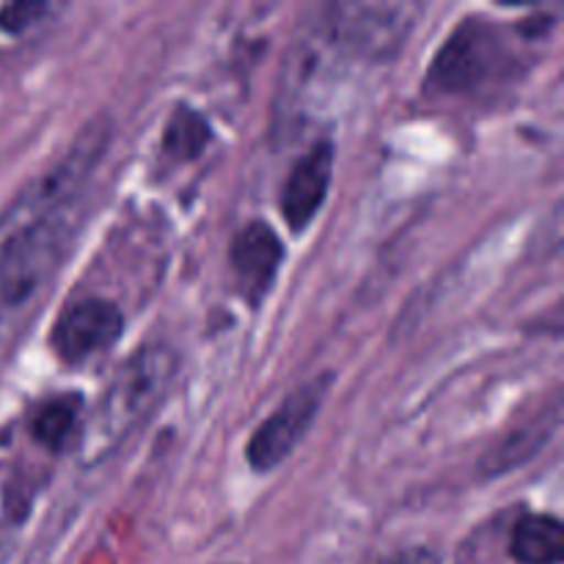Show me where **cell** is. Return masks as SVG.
I'll return each mask as SVG.
<instances>
[{
	"label": "cell",
	"instance_id": "cell-12",
	"mask_svg": "<svg viewBox=\"0 0 564 564\" xmlns=\"http://www.w3.org/2000/svg\"><path fill=\"white\" fill-rule=\"evenodd\" d=\"M213 138V130H209L207 119L196 110L176 108L171 113L169 124H165L163 132V149L169 158L174 160H193L204 152V147Z\"/></svg>",
	"mask_w": 564,
	"mask_h": 564
},
{
	"label": "cell",
	"instance_id": "cell-11",
	"mask_svg": "<svg viewBox=\"0 0 564 564\" xmlns=\"http://www.w3.org/2000/svg\"><path fill=\"white\" fill-rule=\"evenodd\" d=\"M80 400L77 397H55L44 402L31 422V435L39 446L58 452L66 441L80 433Z\"/></svg>",
	"mask_w": 564,
	"mask_h": 564
},
{
	"label": "cell",
	"instance_id": "cell-4",
	"mask_svg": "<svg viewBox=\"0 0 564 564\" xmlns=\"http://www.w3.org/2000/svg\"><path fill=\"white\" fill-rule=\"evenodd\" d=\"M505 31L482 17L463 22L430 64V86L441 94H474L516 72Z\"/></svg>",
	"mask_w": 564,
	"mask_h": 564
},
{
	"label": "cell",
	"instance_id": "cell-15",
	"mask_svg": "<svg viewBox=\"0 0 564 564\" xmlns=\"http://www.w3.org/2000/svg\"><path fill=\"white\" fill-rule=\"evenodd\" d=\"M11 551H14V532L9 527H0V564L9 562Z\"/></svg>",
	"mask_w": 564,
	"mask_h": 564
},
{
	"label": "cell",
	"instance_id": "cell-8",
	"mask_svg": "<svg viewBox=\"0 0 564 564\" xmlns=\"http://www.w3.org/2000/svg\"><path fill=\"white\" fill-rule=\"evenodd\" d=\"M334 176V147L330 141H317L286 174L281 187V213L292 231H303L319 213L328 196Z\"/></svg>",
	"mask_w": 564,
	"mask_h": 564
},
{
	"label": "cell",
	"instance_id": "cell-2",
	"mask_svg": "<svg viewBox=\"0 0 564 564\" xmlns=\"http://www.w3.org/2000/svg\"><path fill=\"white\" fill-rule=\"evenodd\" d=\"M83 207L25 229H0V341L25 319L58 273Z\"/></svg>",
	"mask_w": 564,
	"mask_h": 564
},
{
	"label": "cell",
	"instance_id": "cell-7",
	"mask_svg": "<svg viewBox=\"0 0 564 564\" xmlns=\"http://www.w3.org/2000/svg\"><path fill=\"white\" fill-rule=\"evenodd\" d=\"M284 246L273 226L264 220H253L246 229L237 231L229 248V268L235 275V286L251 306H259L262 297L273 286L279 275Z\"/></svg>",
	"mask_w": 564,
	"mask_h": 564
},
{
	"label": "cell",
	"instance_id": "cell-9",
	"mask_svg": "<svg viewBox=\"0 0 564 564\" xmlns=\"http://www.w3.org/2000/svg\"><path fill=\"white\" fill-rule=\"evenodd\" d=\"M556 424H560V405L554 402L549 416L543 413V416L527 422L523 427H518L516 433L507 435L505 441H499V444L482 457L485 474H488V477H501V474L523 466L540 446H545V438L554 433Z\"/></svg>",
	"mask_w": 564,
	"mask_h": 564
},
{
	"label": "cell",
	"instance_id": "cell-10",
	"mask_svg": "<svg viewBox=\"0 0 564 564\" xmlns=\"http://www.w3.org/2000/svg\"><path fill=\"white\" fill-rule=\"evenodd\" d=\"M510 554L521 564H560L564 556V529L554 516H523L510 534Z\"/></svg>",
	"mask_w": 564,
	"mask_h": 564
},
{
	"label": "cell",
	"instance_id": "cell-14",
	"mask_svg": "<svg viewBox=\"0 0 564 564\" xmlns=\"http://www.w3.org/2000/svg\"><path fill=\"white\" fill-rule=\"evenodd\" d=\"M361 564H441V556L433 549H400L389 554L369 556Z\"/></svg>",
	"mask_w": 564,
	"mask_h": 564
},
{
	"label": "cell",
	"instance_id": "cell-6",
	"mask_svg": "<svg viewBox=\"0 0 564 564\" xmlns=\"http://www.w3.org/2000/svg\"><path fill=\"white\" fill-rule=\"evenodd\" d=\"M124 330V314L105 297H83L64 308L53 328V347L61 361L86 364L113 347Z\"/></svg>",
	"mask_w": 564,
	"mask_h": 564
},
{
	"label": "cell",
	"instance_id": "cell-13",
	"mask_svg": "<svg viewBox=\"0 0 564 564\" xmlns=\"http://www.w3.org/2000/svg\"><path fill=\"white\" fill-rule=\"evenodd\" d=\"M55 11L50 3H9L0 9V31L22 33L36 25L44 14Z\"/></svg>",
	"mask_w": 564,
	"mask_h": 564
},
{
	"label": "cell",
	"instance_id": "cell-3",
	"mask_svg": "<svg viewBox=\"0 0 564 564\" xmlns=\"http://www.w3.org/2000/svg\"><path fill=\"white\" fill-rule=\"evenodd\" d=\"M419 17L416 3H328L312 22L341 61L383 64L400 53Z\"/></svg>",
	"mask_w": 564,
	"mask_h": 564
},
{
	"label": "cell",
	"instance_id": "cell-5",
	"mask_svg": "<svg viewBox=\"0 0 564 564\" xmlns=\"http://www.w3.org/2000/svg\"><path fill=\"white\" fill-rule=\"evenodd\" d=\"M325 386H328V380H314V383L301 386L259 424V430L251 435L246 449V457L253 471H273L295 452V446L301 444L303 435L314 424V416L323 408Z\"/></svg>",
	"mask_w": 564,
	"mask_h": 564
},
{
	"label": "cell",
	"instance_id": "cell-1",
	"mask_svg": "<svg viewBox=\"0 0 564 564\" xmlns=\"http://www.w3.org/2000/svg\"><path fill=\"white\" fill-rule=\"evenodd\" d=\"M176 372L169 345H147L132 352L110 378L97 408L77 433V463L86 468L108 460L152 416Z\"/></svg>",
	"mask_w": 564,
	"mask_h": 564
}]
</instances>
